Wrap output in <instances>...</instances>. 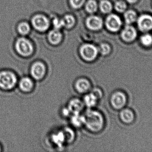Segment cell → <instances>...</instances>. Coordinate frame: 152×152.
Wrapping results in <instances>:
<instances>
[{"label": "cell", "mask_w": 152, "mask_h": 152, "mask_svg": "<svg viewBox=\"0 0 152 152\" xmlns=\"http://www.w3.org/2000/svg\"><path fill=\"white\" fill-rule=\"evenodd\" d=\"M85 124L87 127L93 132H98L103 128L104 120L100 112L96 111L88 110L84 116Z\"/></svg>", "instance_id": "cell-1"}, {"label": "cell", "mask_w": 152, "mask_h": 152, "mask_svg": "<svg viewBox=\"0 0 152 152\" xmlns=\"http://www.w3.org/2000/svg\"><path fill=\"white\" fill-rule=\"evenodd\" d=\"M15 42L14 48L19 55L28 57L32 54L34 48L32 43L28 39L25 37H19Z\"/></svg>", "instance_id": "cell-2"}, {"label": "cell", "mask_w": 152, "mask_h": 152, "mask_svg": "<svg viewBox=\"0 0 152 152\" xmlns=\"http://www.w3.org/2000/svg\"><path fill=\"white\" fill-rule=\"evenodd\" d=\"M17 82V76L13 72L8 70L0 72V88L10 90L15 86Z\"/></svg>", "instance_id": "cell-3"}, {"label": "cell", "mask_w": 152, "mask_h": 152, "mask_svg": "<svg viewBox=\"0 0 152 152\" xmlns=\"http://www.w3.org/2000/svg\"><path fill=\"white\" fill-rule=\"evenodd\" d=\"M137 28L143 33L150 32L152 30V15L143 13L137 18L136 21Z\"/></svg>", "instance_id": "cell-4"}, {"label": "cell", "mask_w": 152, "mask_h": 152, "mask_svg": "<svg viewBox=\"0 0 152 152\" xmlns=\"http://www.w3.org/2000/svg\"><path fill=\"white\" fill-rule=\"evenodd\" d=\"M80 54L84 59L87 61H92L97 56L98 50L91 44H85L80 48Z\"/></svg>", "instance_id": "cell-5"}, {"label": "cell", "mask_w": 152, "mask_h": 152, "mask_svg": "<svg viewBox=\"0 0 152 152\" xmlns=\"http://www.w3.org/2000/svg\"><path fill=\"white\" fill-rule=\"evenodd\" d=\"M121 36L126 43H132L137 37V31L132 25H126L121 30Z\"/></svg>", "instance_id": "cell-6"}, {"label": "cell", "mask_w": 152, "mask_h": 152, "mask_svg": "<svg viewBox=\"0 0 152 152\" xmlns=\"http://www.w3.org/2000/svg\"><path fill=\"white\" fill-rule=\"evenodd\" d=\"M105 25L109 30L116 32L120 30L121 28L122 25V21L118 15L111 14L106 18Z\"/></svg>", "instance_id": "cell-7"}, {"label": "cell", "mask_w": 152, "mask_h": 152, "mask_svg": "<svg viewBox=\"0 0 152 152\" xmlns=\"http://www.w3.org/2000/svg\"><path fill=\"white\" fill-rule=\"evenodd\" d=\"M33 26L40 31H44L48 29L50 25L49 20L42 15H35L32 19Z\"/></svg>", "instance_id": "cell-8"}, {"label": "cell", "mask_w": 152, "mask_h": 152, "mask_svg": "<svg viewBox=\"0 0 152 152\" xmlns=\"http://www.w3.org/2000/svg\"><path fill=\"white\" fill-rule=\"evenodd\" d=\"M127 97L122 92H117L113 94L111 98V103L113 108L117 109H122L126 105Z\"/></svg>", "instance_id": "cell-9"}, {"label": "cell", "mask_w": 152, "mask_h": 152, "mask_svg": "<svg viewBox=\"0 0 152 152\" xmlns=\"http://www.w3.org/2000/svg\"><path fill=\"white\" fill-rule=\"evenodd\" d=\"M45 73L46 68L44 64L42 62H35L31 67V75L35 79H42L44 77Z\"/></svg>", "instance_id": "cell-10"}, {"label": "cell", "mask_w": 152, "mask_h": 152, "mask_svg": "<svg viewBox=\"0 0 152 152\" xmlns=\"http://www.w3.org/2000/svg\"><path fill=\"white\" fill-rule=\"evenodd\" d=\"M86 25L90 29L98 30L102 26V20L101 18L97 16H90L87 19Z\"/></svg>", "instance_id": "cell-11"}, {"label": "cell", "mask_w": 152, "mask_h": 152, "mask_svg": "<svg viewBox=\"0 0 152 152\" xmlns=\"http://www.w3.org/2000/svg\"><path fill=\"white\" fill-rule=\"evenodd\" d=\"M84 107L83 103L77 99L71 100L69 104L68 109L69 111L74 114H78L82 110Z\"/></svg>", "instance_id": "cell-12"}, {"label": "cell", "mask_w": 152, "mask_h": 152, "mask_svg": "<svg viewBox=\"0 0 152 152\" xmlns=\"http://www.w3.org/2000/svg\"><path fill=\"white\" fill-rule=\"evenodd\" d=\"M138 16L137 12L133 10H127L124 12V19L126 25H132L136 22Z\"/></svg>", "instance_id": "cell-13"}, {"label": "cell", "mask_w": 152, "mask_h": 152, "mask_svg": "<svg viewBox=\"0 0 152 152\" xmlns=\"http://www.w3.org/2000/svg\"><path fill=\"white\" fill-rule=\"evenodd\" d=\"M120 118L122 121L126 124H130L134 119V114L131 110L124 109L120 112Z\"/></svg>", "instance_id": "cell-14"}, {"label": "cell", "mask_w": 152, "mask_h": 152, "mask_svg": "<svg viewBox=\"0 0 152 152\" xmlns=\"http://www.w3.org/2000/svg\"><path fill=\"white\" fill-rule=\"evenodd\" d=\"M75 87L77 91L79 93H86L90 88V83L85 79H80L76 82Z\"/></svg>", "instance_id": "cell-15"}, {"label": "cell", "mask_w": 152, "mask_h": 152, "mask_svg": "<svg viewBox=\"0 0 152 152\" xmlns=\"http://www.w3.org/2000/svg\"><path fill=\"white\" fill-rule=\"evenodd\" d=\"M33 86L34 84L33 81L29 78H23L20 81V88L23 92H30L33 89Z\"/></svg>", "instance_id": "cell-16"}, {"label": "cell", "mask_w": 152, "mask_h": 152, "mask_svg": "<svg viewBox=\"0 0 152 152\" xmlns=\"http://www.w3.org/2000/svg\"><path fill=\"white\" fill-rule=\"evenodd\" d=\"M61 33L59 30L54 29L51 31L48 35L49 41L52 44L56 45L58 44L61 40Z\"/></svg>", "instance_id": "cell-17"}, {"label": "cell", "mask_w": 152, "mask_h": 152, "mask_svg": "<svg viewBox=\"0 0 152 152\" xmlns=\"http://www.w3.org/2000/svg\"><path fill=\"white\" fill-rule=\"evenodd\" d=\"M140 42L144 47H151L152 46V35L149 32L143 33L140 37Z\"/></svg>", "instance_id": "cell-18"}, {"label": "cell", "mask_w": 152, "mask_h": 152, "mask_svg": "<svg viewBox=\"0 0 152 152\" xmlns=\"http://www.w3.org/2000/svg\"><path fill=\"white\" fill-rule=\"evenodd\" d=\"M17 29L18 33L20 35H26L29 33L30 27L29 24L27 22L22 21L18 24Z\"/></svg>", "instance_id": "cell-19"}, {"label": "cell", "mask_w": 152, "mask_h": 152, "mask_svg": "<svg viewBox=\"0 0 152 152\" xmlns=\"http://www.w3.org/2000/svg\"><path fill=\"white\" fill-rule=\"evenodd\" d=\"M97 99H98L91 93L85 96L84 99V103L87 107H93L96 104Z\"/></svg>", "instance_id": "cell-20"}, {"label": "cell", "mask_w": 152, "mask_h": 152, "mask_svg": "<svg viewBox=\"0 0 152 152\" xmlns=\"http://www.w3.org/2000/svg\"><path fill=\"white\" fill-rule=\"evenodd\" d=\"M114 8L118 12L124 13L127 9V2L124 0H119L115 3Z\"/></svg>", "instance_id": "cell-21"}, {"label": "cell", "mask_w": 152, "mask_h": 152, "mask_svg": "<svg viewBox=\"0 0 152 152\" xmlns=\"http://www.w3.org/2000/svg\"><path fill=\"white\" fill-rule=\"evenodd\" d=\"M100 9L104 13H107L110 12L113 9L112 5L110 2L107 0H103L100 3Z\"/></svg>", "instance_id": "cell-22"}, {"label": "cell", "mask_w": 152, "mask_h": 152, "mask_svg": "<svg viewBox=\"0 0 152 152\" xmlns=\"http://www.w3.org/2000/svg\"><path fill=\"white\" fill-rule=\"evenodd\" d=\"M71 122L74 126L77 127L80 126L83 124H85L84 116L80 115L79 113L74 114L71 118Z\"/></svg>", "instance_id": "cell-23"}, {"label": "cell", "mask_w": 152, "mask_h": 152, "mask_svg": "<svg viewBox=\"0 0 152 152\" xmlns=\"http://www.w3.org/2000/svg\"><path fill=\"white\" fill-rule=\"evenodd\" d=\"M62 20L63 26H65L66 28L72 27L75 24V18L72 15H67L65 16L64 18Z\"/></svg>", "instance_id": "cell-24"}, {"label": "cell", "mask_w": 152, "mask_h": 152, "mask_svg": "<svg viewBox=\"0 0 152 152\" xmlns=\"http://www.w3.org/2000/svg\"><path fill=\"white\" fill-rule=\"evenodd\" d=\"M86 8L89 13H94L97 10V3L94 0H89L86 4Z\"/></svg>", "instance_id": "cell-25"}, {"label": "cell", "mask_w": 152, "mask_h": 152, "mask_svg": "<svg viewBox=\"0 0 152 152\" xmlns=\"http://www.w3.org/2000/svg\"><path fill=\"white\" fill-rule=\"evenodd\" d=\"M53 142L55 143L58 144V145H61L65 140L64 133L62 132H60L58 134H56L53 135Z\"/></svg>", "instance_id": "cell-26"}, {"label": "cell", "mask_w": 152, "mask_h": 152, "mask_svg": "<svg viewBox=\"0 0 152 152\" xmlns=\"http://www.w3.org/2000/svg\"><path fill=\"white\" fill-rule=\"evenodd\" d=\"M99 51L103 55H107L110 52L111 48L107 44H102L99 47Z\"/></svg>", "instance_id": "cell-27"}, {"label": "cell", "mask_w": 152, "mask_h": 152, "mask_svg": "<svg viewBox=\"0 0 152 152\" xmlns=\"http://www.w3.org/2000/svg\"><path fill=\"white\" fill-rule=\"evenodd\" d=\"M85 0H70V4L74 8H80L84 4Z\"/></svg>", "instance_id": "cell-28"}, {"label": "cell", "mask_w": 152, "mask_h": 152, "mask_svg": "<svg viewBox=\"0 0 152 152\" xmlns=\"http://www.w3.org/2000/svg\"><path fill=\"white\" fill-rule=\"evenodd\" d=\"M53 26L57 29L60 28L63 26V21L62 20L59 19L58 18L54 19L53 21Z\"/></svg>", "instance_id": "cell-29"}, {"label": "cell", "mask_w": 152, "mask_h": 152, "mask_svg": "<svg viewBox=\"0 0 152 152\" xmlns=\"http://www.w3.org/2000/svg\"><path fill=\"white\" fill-rule=\"evenodd\" d=\"M97 99L101 98L102 96V93L99 89H95L92 93Z\"/></svg>", "instance_id": "cell-30"}, {"label": "cell", "mask_w": 152, "mask_h": 152, "mask_svg": "<svg viewBox=\"0 0 152 152\" xmlns=\"http://www.w3.org/2000/svg\"><path fill=\"white\" fill-rule=\"evenodd\" d=\"M124 1H126L127 3L133 4L136 3L139 0H124Z\"/></svg>", "instance_id": "cell-31"}, {"label": "cell", "mask_w": 152, "mask_h": 152, "mask_svg": "<svg viewBox=\"0 0 152 152\" xmlns=\"http://www.w3.org/2000/svg\"><path fill=\"white\" fill-rule=\"evenodd\" d=\"M0 151H1V147H0Z\"/></svg>", "instance_id": "cell-32"}]
</instances>
